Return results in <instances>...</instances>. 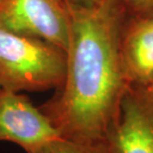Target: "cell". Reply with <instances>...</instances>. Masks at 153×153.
<instances>
[{"label": "cell", "mask_w": 153, "mask_h": 153, "mask_svg": "<svg viewBox=\"0 0 153 153\" xmlns=\"http://www.w3.org/2000/svg\"><path fill=\"white\" fill-rule=\"evenodd\" d=\"M69 11L65 78L39 108L60 137L102 143L120 117L130 87L119 55L127 11L119 0L69 6Z\"/></svg>", "instance_id": "1"}, {"label": "cell", "mask_w": 153, "mask_h": 153, "mask_svg": "<svg viewBox=\"0 0 153 153\" xmlns=\"http://www.w3.org/2000/svg\"><path fill=\"white\" fill-rule=\"evenodd\" d=\"M66 51L0 25V87L16 93L56 91L64 82Z\"/></svg>", "instance_id": "2"}, {"label": "cell", "mask_w": 153, "mask_h": 153, "mask_svg": "<svg viewBox=\"0 0 153 153\" xmlns=\"http://www.w3.org/2000/svg\"><path fill=\"white\" fill-rule=\"evenodd\" d=\"M0 25L67 50L70 11L64 0H0Z\"/></svg>", "instance_id": "3"}, {"label": "cell", "mask_w": 153, "mask_h": 153, "mask_svg": "<svg viewBox=\"0 0 153 153\" xmlns=\"http://www.w3.org/2000/svg\"><path fill=\"white\" fill-rule=\"evenodd\" d=\"M108 153H153V91L131 85L118 121L103 140Z\"/></svg>", "instance_id": "4"}, {"label": "cell", "mask_w": 153, "mask_h": 153, "mask_svg": "<svg viewBox=\"0 0 153 153\" xmlns=\"http://www.w3.org/2000/svg\"><path fill=\"white\" fill-rule=\"evenodd\" d=\"M59 137L39 106L24 93L0 91V141L20 146L26 153Z\"/></svg>", "instance_id": "5"}, {"label": "cell", "mask_w": 153, "mask_h": 153, "mask_svg": "<svg viewBox=\"0 0 153 153\" xmlns=\"http://www.w3.org/2000/svg\"><path fill=\"white\" fill-rule=\"evenodd\" d=\"M119 55L130 87L152 85L153 14L127 12L119 36Z\"/></svg>", "instance_id": "6"}, {"label": "cell", "mask_w": 153, "mask_h": 153, "mask_svg": "<svg viewBox=\"0 0 153 153\" xmlns=\"http://www.w3.org/2000/svg\"><path fill=\"white\" fill-rule=\"evenodd\" d=\"M28 153H108L103 143H85L56 137Z\"/></svg>", "instance_id": "7"}, {"label": "cell", "mask_w": 153, "mask_h": 153, "mask_svg": "<svg viewBox=\"0 0 153 153\" xmlns=\"http://www.w3.org/2000/svg\"><path fill=\"white\" fill-rule=\"evenodd\" d=\"M129 13L153 14V0H119Z\"/></svg>", "instance_id": "8"}, {"label": "cell", "mask_w": 153, "mask_h": 153, "mask_svg": "<svg viewBox=\"0 0 153 153\" xmlns=\"http://www.w3.org/2000/svg\"><path fill=\"white\" fill-rule=\"evenodd\" d=\"M69 6H79V7H85V6L96 5L97 3L102 2V0H64Z\"/></svg>", "instance_id": "9"}, {"label": "cell", "mask_w": 153, "mask_h": 153, "mask_svg": "<svg viewBox=\"0 0 153 153\" xmlns=\"http://www.w3.org/2000/svg\"><path fill=\"white\" fill-rule=\"evenodd\" d=\"M149 88H150V90L153 91V84H152V85H150V87H149Z\"/></svg>", "instance_id": "10"}, {"label": "cell", "mask_w": 153, "mask_h": 153, "mask_svg": "<svg viewBox=\"0 0 153 153\" xmlns=\"http://www.w3.org/2000/svg\"><path fill=\"white\" fill-rule=\"evenodd\" d=\"M0 91H1V87H0Z\"/></svg>", "instance_id": "11"}]
</instances>
